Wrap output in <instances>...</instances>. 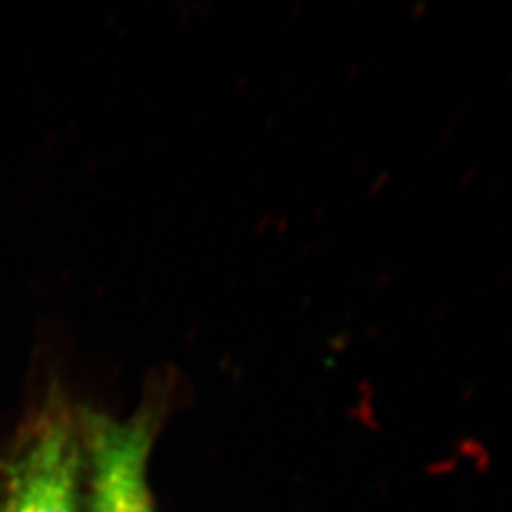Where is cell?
Returning a JSON list of instances; mask_svg holds the SVG:
<instances>
[{
  "label": "cell",
  "instance_id": "7a4b0ae2",
  "mask_svg": "<svg viewBox=\"0 0 512 512\" xmlns=\"http://www.w3.org/2000/svg\"><path fill=\"white\" fill-rule=\"evenodd\" d=\"M164 380L128 418L80 406L82 512H156L148 486V458L164 416Z\"/></svg>",
  "mask_w": 512,
  "mask_h": 512
},
{
  "label": "cell",
  "instance_id": "6da1fadb",
  "mask_svg": "<svg viewBox=\"0 0 512 512\" xmlns=\"http://www.w3.org/2000/svg\"><path fill=\"white\" fill-rule=\"evenodd\" d=\"M82 467L80 406L52 382L0 454V512H82Z\"/></svg>",
  "mask_w": 512,
  "mask_h": 512
}]
</instances>
